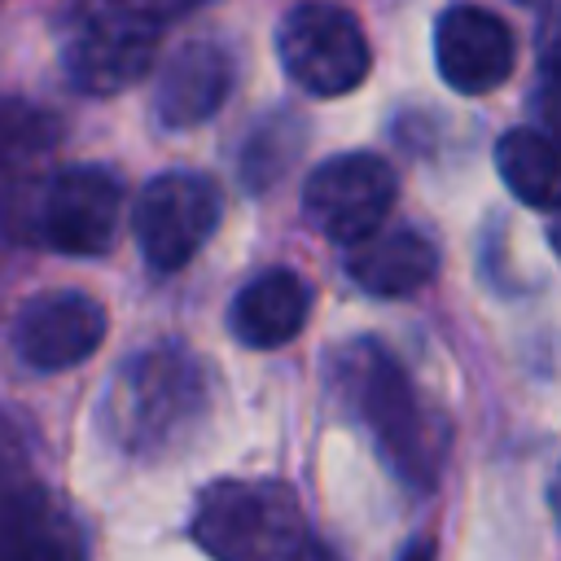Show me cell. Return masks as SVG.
Returning <instances> with one entry per match:
<instances>
[{
	"label": "cell",
	"mask_w": 561,
	"mask_h": 561,
	"mask_svg": "<svg viewBox=\"0 0 561 561\" xmlns=\"http://www.w3.org/2000/svg\"><path fill=\"white\" fill-rule=\"evenodd\" d=\"M548 241H552V250H557V259H561V206L552 210V224H548Z\"/></svg>",
	"instance_id": "cell-19"
},
{
	"label": "cell",
	"mask_w": 561,
	"mask_h": 561,
	"mask_svg": "<svg viewBox=\"0 0 561 561\" xmlns=\"http://www.w3.org/2000/svg\"><path fill=\"white\" fill-rule=\"evenodd\" d=\"M219 228V188L193 171L153 175L131 210V232L153 272H180Z\"/></svg>",
	"instance_id": "cell-5"
},
{
	"label": "cell",
	"mask_w": 561,
	"mask_h": 561,
	"mask_svg": "<svg viewBox=\"0 0 561 561\" xmlns=\"http://www.w3.org/2000/svg\"><path fill=\"white\" fill-rule=\"evenodd\" d=\"M0 552L4 557H70L79 535L66 513L22 478L13 456L0 451Z\"/></svg>",
	"instance_id": "cell-11"
},
{
	"label": "cell",
	"mask_w": 561,
	"mask_h": 561,
	"mask_svg": "<svg viewBox=\"0 0 561 561\" xmlns=\"http://www.w3.org/2000/svg\"><path fill=\"white\" fill-rule=\"evenodd\" d=\"M158 57V22L131 9H110L79 26V35L66 44V79L79 92L110 96L131 88L153 70Z\"/></svg>",
	"instance_id": "cell-8"
},
{
	"label": "cell",
	"mask_w": 561,
	"mask_h": 561,
	"mask_svg": "<svg viewBox=\"0 0 561 561\" xmlns=\"http://www.w3.org/2000/svg\"><path fill=\"white\" fill-rule=\"evenodd\" d=\"M228 92H232V57L210 39H193L175 48V57L162 66L153 105L167 127H197L228 101Z\"/></svg>",
	"instance_id": "cell-12"
},
{
	"label": "cell",
	"mask_w": 561,
	"mask_h": 561,
	"mask_svg": "<svg viewBox=\"0 0 561 561\" xmlns=\"http://www.w3.org/2000/svg\"><path fill=\"white\" fill-rule=\"evenodd\" d=\"M307 311H311L307 280L289 267H272V272H259L250 285H241V294L232 298V333L254 351H272L298 337V329L307 324Z\"/></svg>",
	"instance_id": "cell-13"
},
{
	"label": "cell",
	"mask_w": 561,
	"mask_h": 561,
	"mask_svg": "<svg viewBox=\"0 0 561 561\" xmlns=\"http://www.w3.org/2000/svg\"><path fill=\"white\" fill-rule=\"evenodd\" d=\"M543 70L561 75V18L548 26V44H543Z\"/></svg>",
	"instance_id": "cell-18"
},
{
	"label": "cell",
	"mask_w": 561,
	"mask_h": 561,
	"mask_svg": "<svg viewBox=\"0 0 561 561\" xmlns=\"http://www.w3.org/2000/svg\"><path fill=\"white\" fill-rule=\"evenodd\" d=\"M495 167L513 188V197H522L526 206L539 210L561 206V149L552 136H539L530 127L504 131L495 145Z\"/></svg>",
	"instance_id": "cell-15"
},
{
	"label": "cell",
	"mask_w": 561,
	"mask_h": 561,
	"mask_svg": "<svg viewBox=\"0 0 561 561\" xmlns=\"http://www.w3.org/2000/svg\"><path fill=\"white\" fill-rule=\"evenodd\" d=\"M557 517H561V478H557Z\"/></svg>",
	"instance_id": "cell-20"
},
{
	"label": "cell",
	"mask_w": 561,
	"mask_h": 561,
	"mask_svg": "<svg viewBox=\"0 0 561 561\" xmlns=\"http://www.w3.org/2000/svg\"><path fill=\"white\" fill-rule=\"evenodd\" d=\"M522 4H539V0H522Z\"/></svg>",
	"instance_id": "cell-21"
},
{
	"label": "cell",
	"mask_w": 561,
	"mask_h": 561,
	"mask_svg": "<svg viewBox=\"0 0 561 561\" xmlns=\"http://www.w3.org/2000/svg\"><path fill=\"white\" fill-rule=\"evenodd\" d=\"M123 184L110 167L57 171L35 206V241L57 254H101L118 232Z\"/></svg>",
	"instance_id": "cell-7"
},
{
	"label": "cell",
	"mask_w": 561,
	"mask_h": 561,
	"mask_svg": "<svg viewBox=\"0 0 561 561\" xmlns=\"http://www.w3.org/2000/svg\"><path fill=\"white\" fill-rule=\"evenodd\" d=\"M342 368H346L342 373L346 394L359 408L364 425L377 434L381 451L394 460V469L408 482L425 486L443 460L447 430L438 425V416H430L425 399H416L403 364L390 351H381L377 342H355V346H346Z\"/></svg>",
	"instance_id": "cell-2"
},
{
	"label": "cell",
	"mask_w": 561,
	"mask_h": 561,
	"mask_svg": "<svg viewBox=\"0 0 561 561\" xmlns=\"http://www.w3.org/2000/svg\"><path fill=\"white\" fill-rule=\"evenodd\" d=\"M513 57L517 53L508 26L478 4H451L434 26L438 75L465 96L500 88L513 75Z\"/></svg>",
	"instance_id": "cell-10"
},
{
	"label": "cell",
	"mask_w": 561,
	"mask_h": 561,
	"mask_svg": "<svg viewBox=\"0 0 561 561\" xmlns=\"http://www.w3.org/2000/svg\"><path fill=\"white\" fill-rule=\"evenodd\" d=\"M193 539L224 561H285L307 548V522L285 482H215L193 508Z\"/></svg>",
	"instance_id": "cell-3"
},
{
	"label": "cell",
	"mask_w": 561,
	"mask_h": 561,
	"mask_svg": "<svg viewBox=\"0 0 561 561\" xmlns=\"http://www.w3.org/2000/svg\"><path fill=\"white\" fill-rule=\"evenodd\" d=\"M105 307L79 289H57L22 302L13 320V351L39 373H61L83 364L105 342Z\"/></svg>",
	"instance_id": "cell-9"
},
{
	"label": "cell",
	"mask_w": 561,
	"mask_h": 561,
	"mask_svg": "<svg viewBox=\"0 0 561 561\" xmlns=\"http://www.w3.org/2000/svg\"><path fill=\"white\" fill-rule=\"evenodd\" d=\"M539 114L552 131V140H561V75L543 70V88H539Z\"/></svg>",
	"instance_id": "cell-16"
},
{
	"label": "cell",
	"mask_w": 561,
	"mask_h": 561,
	"mask_svg": "<svg viewBox=\"0 0 561 561\" xmlns=\"http://www.w3.org/2000/svg\"><path fill=\"white\" fill-rule=\"evenodd\" d=\"M276 57L285 75L311 96H342L368 75V39L346 9L298 4L276 31Z\"/></svg>",
	"instance_id": "cell-4"
},
{
	"label": "cell",
	"mask_w": 561,
	"mask_h": 561,
	"mask_svg": "<svg viewBox=\"0 0 561 561\" xmlns=\"http://www.w3.org/2000/svg\"><path fill=\"white\" fill-rule=\"evenodd\" d=\"M346 267L359 289H368L377 298H403L434 280L438 250L430 245V237H421L412 228H390V232L377 228L364 241H355Z\"/></svg>",
	"instance_id": "cell-14"
},
{
	"label": "cell",
	"mask_w": 561,
	"mask_h": 561,
	"mask_svg": "<svg viewBox=\"0 0 561 561\" xmlns=\"http://www.w3.org/2000/svg\"><path fill=\"white\" fill-rule=\"evenodd\" d=\"M394 193V171L377 153H337L307 175L302 210L324 237L355 245L386 224Z\"/></svg>",
	"instance_id": "cell-6"
},
{
	"label": "cell",
	"mask_w": 561,
	"mask_h": 561,
	"mask_svg": "<svg viewBox=\"0 0 561 561\" xmlns=\"http://www.w3.org/2000/svg\"><path fill=\"white\" fill-rule=\"evenodd\" d=\"M206 412V377L180 346H149L131 355L101 403L110 443L127 456H162Z\"/></svg>",
	"instance_id": "cell-1"
},
{
	"label": "cell",
	"mask_w": 561,
	"mask_h": 561,
	"mask_svg": "<svg viewBox=\"0 0 561 561\" xmlns=\"http://www.w3.org/2000/svg\"><path fill=\"white\" fill-rule=\"evenodd\" d=\"M118 9H131V13H145V18H153V22H162V18H175V13H184V9H193L197 0H114Z\"/></svg>",
	"instance_id": "cell-17"
}]
</instances>
